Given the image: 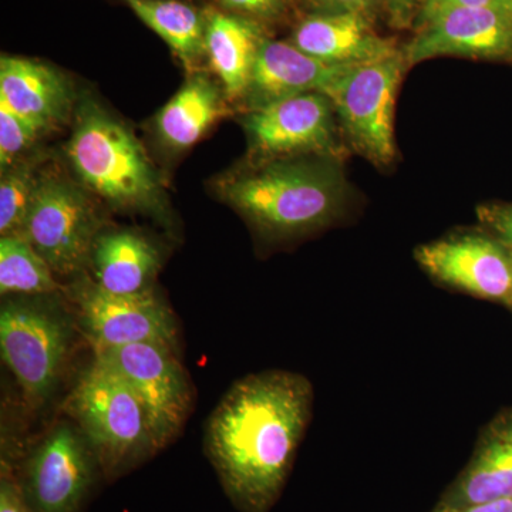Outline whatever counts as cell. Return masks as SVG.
<instances>
[{
	"mask_svg": "<svg viewBox=\"0 0 512 512\" xmlns=\"http://www.w3.org/2000/svg\"><path fill=\"white\" fill-rule=\"evenodd\" d=\"M312 407V383L286 370L249 375L224 394L208 420L205 451L239 511L268 512L276 503Z\"/></svg>",
	"mask_w": 512,
	"mask_h": 512,
	"instance_id": "6da1fadb",
	"label": "cell"
},
{
	"mask_svg": "<svg viewBox=\"0 0 512 512\" xmlns=\"http://www.w3.org/2000/svg\"><path fill=\"white\" fill-rule=\"evenodd\" d=\"M218 191L262 237L278 242L329 227L349 198L339 160L329 157L262 160L222 178Z\"/></svg>",
	"mask_w": 512,
	"mask_h": 512,
	"instance_id": "7a4b0ae2",
	"label": "cell"
},
{
	"mask_svg": "<svg viewBox=\"0 0 512 512\" xmlns=\"http://www.w3.org/2000/svg\"><path fill=\"white\" fill-rule=\"evenodd\" d=\"M67 157L84 187L121 210H157L161 181L134 134L97 101L76 110Z\"/></svg>",
	"mask_w": 512,
	"mask_h": 512,
	"instance_id": "3957f363",
	"label": "cell"
},
{
	"mask_svg": "<svg viewBox=\"0 0 512 512\" xmlns=\"http://www.w3.org/2000/svg\"><path fill=\"white\" fill-rule=\"evenodd\" d=\"M66 412L107 478L127 473L158 451L143 403L126 379L99 357L94 356L74 386Z\"/></svg>",
	"mask_w": 512,
	"mask_h": 512,
	"instance_id": "277c9868",
	"label": "cell"
},
{
	"mask_svg": "<svg viewBox=\"0 0 512 512\" xmlns=\"http://www.w3.org/2000/svg\"><path fill=\"white\" fill-rule=\"evenodd\" d=\"M72 319L57 303L39 296L9 299L2 305L3 363L35 406L49 400L60 382L72 346Z\"/></svg>",
	"mask_w": 512,
	"mask_h": 512,
	"instance_id": "5b68a950",
	"label": "cell"
},
{
	"mask_svg": "<svg viewBox=\"0 0 512 512\" xmlns=\"http://www.w3.org/2000/svg\"><path fill=\"white\" fill-rule=\"evenodd\" d=\"M407 67L403 52L350 67L328 94L350 146L377 167L396 160L394 109Z\"/></svg>",
	"mask_w": 512,
	"mask_h": 512,
	"instance_id": "8992f818",
	"label": "cell"
},
{
	"mask_svg": "<svg viewBox=\"0 0 512 512\" xmlns=\"http://www.w3.org/2000/svg\"><path fill=\"white\" fill-rule=\"evenodd\" d=\"M100 232L99 214L82 188L63 175L43 173L19 235L52 271L62 276L80 274Z\"/></svg>",
	"mask_w": 512,
	"mask_h": 512,
	"instance_id": "52a82bcc",
	"label": "cell"
},
{
	"mask_svg": "<svg viewBox=\"0 0 512 512\" xmlns=\"http://www.w3.org/2000/svg\"><path fill=\"white\" fill-rule=\"evenodd\" d=\"M93 350L136 392L158 450L170 444L183 429L192 403L190 380L175 355L177 349L163 343H133Z\"/></svg>",
	"mask_w": 512,
	"mask_h": 512,
	"instance_id": "ba28073f",
	"label": "cell"
},
{
	"mask_svg": "<svg viewBox=\"0 0 512 512\" xmlns=\"http://www.w3.org/2000/svg\"><path fill=\"white\" fill-rule=\"evenodd\" d=\"M76 322L93 349L133 343H163L177 349L178 329L171 309L153 289L119 295L83 279L72 293Z\"/></svg>",
	"mask_w": 512,
	"mask_h": 512,
	"instance_id": "9c48e42d",
	"label": "cell"
},
{
	"mask_svg": "<svg viewBox=\"0 0 512 512\" xmlns=\"http://www.w3.org/2000/svg\"><path fill=\"white\" fill-rule=\"evenodd\" d=\"M97 471L99 463L82 431L62 421L33 448L18 481L36 512H79Z\"/></svg>",
	"mask_w": 512,
	"mask_h": 512,
	"instance_id": "30bf717a",
	"label": "cell"
},
{
	"mask_svg": "<svg viewBox=\"0 0 512 512\" xmlns=\"http://www.w3.org/2000/svg\"><path fill=\"white\" fill-rule=\"evenodd\" d=\"M336 110L326 94L306 93L249 110L244 119L249 146L262 160L329 157L340 160Z\"/></svg>",
	"mask_w": 512,
	"mask_h": 512,
	"instance_id": "8fae6325",
	"label": "cell"
},
{
	"mask_svg": "<svg viewBox=\"0 0 512 512\" xmlns=\"http://www.w3.org/2000/svg\"><path fill=\"white\" fill-rule=\"evenodd\" d=\"M414 256L437 284L512 309V254L490 232H457Z\"/></svg>",
	"mask_w": 512,
	"mask_h": 512,
	"instance_id": "7c38bea8",
	"label": "cell"
},
{
	"mask_svg": "<svg viewBox=\"0 0 512 512\" xmlns=\"http://www.w3.org/2000/svg\"><path fill=\"white\" fill-rule=\"evenodd\" d=\"M407 66L434 57H468L512 64V9L460 8L421 23L404 47Z\"/></svg>",
	"mask_w": 512,
	"mask_h": 512,
	"instance_id": "4fadbf2b",
	"label": "cell"
},
{
	"mask_svg": "<svg viewBox=\"0 0 512 512\" xmlns=\"http://www.w3.org/2000/svg\"><path fill=\"white\" fill-rule=\"evenodd\" d=\"M350 67L320 62L291 42L265 39L242 99L249 110H256L306 93L328 96Z\"/></svg>",
	"mask_w": 512,
	"mask_h": 512,
	"instance_id": "5bb4252c",
	"label": "cell"
},
{
	"mask_svg": "<svg viewBox=\"0 0 512 512\" xmlns=\"http://www.w3.org/2000/svg\"><path fill=\"white\" fill-rule=\"evenodd\" d=\"M291 43L332 66H360L400 52L377 35L370 18L356 13H315L299 23Z\"/></svg>",
	"mask_w": 512,
	"mask_h": 512,
	"instance_id": "9a60e30c",
	"label": "cell"
},
{
	"mask_svg": "<svg viewBox=\"0 0 512 512\" xmlns=\"http://www.w3.org/2000/svg\"><path fill=\"white\" fill-rule=\"evenodd\" d=\"M503 500H512V409L484 427L470 464L439 505L458 508Z\"/></svg>",
	"mask_w": 512,
	"mask_h": 512,
	"instance_id": "2e32d148",
	"label": "cell"
},
{
	"mask_svg": "<svg viewBox=\"0 0 512 512\" xmlns=\"http://www.w3.org/2000/svg\"><path fill=\"white\" fill-rule=\"evenodd\" d=\"M0 99L40 130L62 123L72 107V89L62 73L36 60L3 56Z\"/></svg>",
	"mask_w": 512,
	"mask_h": 512,
	"instance_id": "e0dca14e",
	"label": "cell"
},
{
	"mask_svg": "<svg viewBox=\"0 0 512 512\" xmlns=\"http://www.w3.org/2000/svg\"><path fill=\"white\" fill-rule=\"evenodd\" d=\"M90 268L100 288L119 295L150 291L160 271L156 245L133 229L101 231L94 241Z\"/></svg>",
	"mask_w": 512,
	"mask_h": 512,
	"instance_id": "ac0fdd59",
	"label": "cell"
},
{
	"mask_svg": "<svg viewBox=\"0 0 512 512\" xmlns=\"http://www.w3.org/2000/svg\"><path fill=\"white\" fill-rule=\"evenodd\" d=\"M205 22V53L224 86V96L242 99L266 39L264 32L255 20L225 10L208 13Z\"/></svg>",
	"mask_w": 512,
	"mask_h": 512,
	"instance_id": "d6986e66",
	"label": "cell"
},
{
	"mask_svg": "<svg viewBox=\"0 0 512 512\" xmlns=\"http://www.w3.org/2000/svg\"><path fill=\"white\" fill-rule=\"evenodd\" d=\"M225 113L224 97L217 84L197 74L158 113L157 133L165 146L175 151L187 150Z\"/></svg>",
	"mask_w": 512,
	"mask_h": 512,
	"instance_id": "ffe728a7",
	"label": "cell"
},
{
	"mask_svg": "<svg viewBox=\"0 0 512 512\" xmlns=\"http://www.w3.org/2000/svg\"><path fill=\"white\" fill-rule=\"evenodd\" d=\"M144 23L163 37L187 67L205 53V16L178 0H126Z\"/></svg>",
	"mask_w": 512,
	"mask_h": 512,
	"instance_id": "44dd1931",
	"label": "cell"
},
{
	"mask_svg": "<svg viewBox=\"0 0 512 512\" xmlns=\"http://www.w3.org/2000/svg\"><path fill=\"white\" fill-rule=\"evenodd\" d=\"M55 272L32 245L20 235L0 239V293L6 295H52L57 289Z\"/></svg>",
	"mask_w": 512,
	"mask_h": 512,
	"instance_id": "7402d4cb",
	"label": "cell"
},
{
	"mask_svg": "<svg viewBox=\"0 0 512 512\" xmlns=\"http://www.w3.org/2000/svg\"><path fill=\"white\" fill-rule=\"evenodd\" d=\"M39 165L19 160L2 170L0 180V234L19 235L42 180Z\"/></svg>",
	"mask_w": 512,
	"mask_h": 512,
	"instance_id": "603a6c76",
	"label": "cell"
},
{
	"mask_svg": "<svg viewBox=\"0 0 512 512\" xmlns=\"http://www.w3.org/2000/svg\"><path fill=\"white\" fill-rule=\"evenodd\" d=\"M40 130L33 121L26 119L0 99V165L2 170L10 167L23 154L28 153L39 138Z\"/></svg>",
	"mask_w": 512,
	"mask_h": 512,
	"instance_id": "cb8c5ba5",
	"label": "cell"
},
{
	"mask_svg": "<svg viewBox=\"0 0 512 512\" xmlns=\"http://www.w3.org/2000/svg\"><path fill=\"white\" fill-rule=\"evenodd\" d=\"M225 12L235 13L244 18L271 20L279 18L291 5L292 0H217Z\"/></svg>",
	"mask_w": 512,
	"mask_h": 512,
	"instance_id": "d4e9b609",
	"label": "cell"
},
{
	"mask_svg": "<svg viewBox=\"0 0 512 512\" xmlns=\"http://www.w3.org/2000/svg\"><path fill=\"white\" fill-rule=\"evenodd\" d=\"M481 224L512 254V204H487L478 208Z\"/></svg>",
	"mask_w": 512,
	"mask_h": 512,
	"instance_id": "484cf974",
	"label": "cell"
},
{
	"mask_svg": "<svg viewBox=\"0 0 512 512\" xmlns=\"http://www.w3.org/2000/svg\"><path fill=\"white\" fill-rule=\"evenodd\" d=\"M0 512H36L28 503L12 466L5 458L2 460L0 474Z\"/></svg>",
	"mask_w": 512,
	"mask_h": 512,
	"instance_id": "4316f807",
	"label": "cell"
},
{
	"mask_svg": "<svg viewBox=\"0 0 512 512\" xmlns=\"http://www.w3.org/2000/svg\"><path fill=\"white\" fill-rule=\"evenodd\" d=\"M485 6L512 9L510 0H426L423 8L420 10L417 22H419L420 26L421 23L427 22V20L434 18V16L451 9L485 8Z\"/></svg>",
	"mask_w": 512,
	"mask_h": 512,
	"instance_id": "83f0119b",
	"label": "cell"
},
{
	"mask_svg": "<svg viewBox=\"0 0 512 512\" xmlns=\"http://www.w3.org/2000/svg\"><path fill=\"white\" fill-rule=\"evenodd\" d=\"M384 0H309L316 13H356L370 18Z\"/></svg>",
	"mask_w": 512,
	"mask_h": 512,
	"instance_id": "f1b7e54d",
	"label": "cell"
},
{
	"mask_svg": "<svg viewBox=\"0 0 512 512\" xmlns=\"http://www.w3.org/2000/svg\"><path fill=\"white\" fill-rule=\"evenodd\" d=\"M424 2L426 0H384L390 20L397 28H406L419 18Z\"/></svg>",
	"mask_w": 512,
	"mask_h": 512,
	"instance_id": "f546056e",
	"label": "cell"
},
{
	"mask_svg": "<svg viewBox=\"0 0 512 512\" xmlns=\"http://www.w3.org/2000/svg\"><path fill=\"white\" fill-rule=\"evenodd\" d=\"M434 512H512V500L494 501V503L467 505V507H437Z\"/></svg>",
	"mask_w": 512,
	"mask_h": 512,
	"instance_id": "4dcf8cb0",
	"label": "cell"
},
{
	"mask_svg": "<svg viewBox=\"0 0 512 512\" xmlns=\"http://www.w3.org/2000/svg\"><path fill=\"white\" fill-rule=\"evenodd\" d=\"M510 2L512 3V0H510Z\"/></svg>",
	"mask_w": 512,
	"mask_h": 512,
	"instance_id": "1f68e13d",
	"label": "cell"
}]
</instances>
